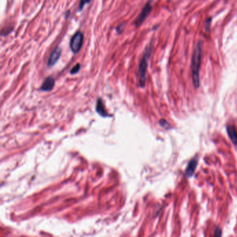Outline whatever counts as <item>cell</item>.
<instances>
[{"mask_svg": "<svg viewBox=\"0 0 237 237\" xmlns=\"http://www.w3.org/2000/svg\"><path fill=\"white\" fill-rule=\"evenodd\" d=\"M211 24V18H208L206 20V22H205V29H206L207 31L209 30L210 26Z\"/></svg>", "mask_w": 237, "mask_h": 237, "instance_id": "cell-14", "label": "cell"}, {"mask_svg": "<svg viewBox=\"0 0 237 237\" xmlns=\"http://www.w3.org/2000/svg\"><path fill=\"white\" fill-rule=\"evenodd\" d=\"M61 54H62L61 48L59 46H57L55 49L52 51L49 57V59H48L47 66L48 67L54 66V65L58 62L60 58H61Z\"/></svg>", "mask_w": 237, "mask_h": 237, "instance_id": "cell-5", "label": "cell"}, {"mask_svg": "<svg viewBox=\"0 0 237 237\" xmlns=\"http://www.w3.org/2000/svg\"><path fill=\"white\" fill-rule=\"evenodd\" d=\"M198 159L195 158L191 159L189 163H188L187 168H186L185 170V175L187 178H190L193 175V174L196 170L197 165H198Z\"/></svg>", "mask_w": 237, "mask_h": 237, "instance_id": "cell-6", "label": "cell"}, {"mask_svg": "<svg viewBox=\"0 0 237 237\" xmlns=\"http://www.w3.org/2000/svg\"><path fill=\"white\" fill-rule=\"evenodd\" d=\"M202 54V43L199 41L197 43L191 59V72H192V80L194 87L198 89L200 84V65Z\"/></svg>", "mask_w": 237, "mask_h": 237, "instance_id": "cell-1", "label": "cell"}, {"mask_svg": "<svg viewBox=\"0 0 237 237\" xmlns=\"http://www.w3.org/2000/svg\"><path fill=\"white\" fill-rule=\"evenodd\" d=\"M90 1L91 0H80L79 8H78V11H79V12L83 10V8H84L85 7V5L87 4H89Z\"/></svg>", "mask_w": 237, "mask_h": 237, "instance_id": "cell-12", "label": "cell"}, {"mask_svg": "<svg viewBox=\"0 0 237 237\" xmlns=\"http://www.w3.org/2000/svg\"><path fill=\"white\" fill-rule=\"evenodd\" d=\"M84 36L81 31H77L72 37L70 42V47L73 54H78L81 50L84 43Z\"/></svg>", "mask_w": 237, "mask_h": 237, "instance_id": "cell-3", "label": "cell"}, {"mask_svg": "<svg viewBox=\"0 0 237 237\" xmlns=\"http://www.w3.org/2000/svg\"><path fill=\"white\" fill-rule=\"evenodd\" d=\"M222 235V230L219 227H216L214 230V236H221Z\"/></svg>", "mask_w": 237, "mask_h": 237, "instance_id": "cell-15", "label": "cell"}, {"mask_svg": "<svg viewBox=\"0 0 237 237\" xmlns=\"http://www.w3.org/2000/svg\"><path fill=\"white\" fill-rule=\"evenodd\" d=\"M125 28V23H121V24H119L118 27H116V31L118 33H121L123 32V31Z\"/></svg>", "mask_w": 237, "mask_h": 237, "instance_id": "cell-13", "label": "cell"}, {"mask_svg": "<svg viewBox=\"0 0 237 237\" xmlns=\"http://www.w3.org/2000/svg\"><path fill=\"white\" fill-rule=\"evenodd\" d=\"M227 133L233 144L237 145V130L234 125H227L226 127Z\"/></svg>", "mask_w": 237, "mask_h": 237, "instance_id": "cell-8", "label": "cell"}, {"mask_svg": "<svg viewBox=\"0 0 237 237\" xmlns=\"http://www.w3.org/2000/svg\"><path fill=\"white\" fill-rule=\"evenodd\" d=\"M96 111H97V112H98L99 115L102 116L106 117V116H108L107 113H106V111H105L103 101H102V99L101 98L98 99V102H97Z\"/></svg>", "mask_w": 237, "mask_h": 237, "instance_id": "cell-9", "label": "cell"}, {"mask_svg": "<svg viewBox=\"0 0 237 237\" xmlns=\"http://www.w3.org/2000/svg\"><path fill=\"white\" fill-rule=\"evenodd\" d=\"M80 70H81V64H77L75 66L70 70V73L71 74V75H75V74L78 73L79 72Z\"/></svg>", "mask_w": 237, "mask_h": 237, "instance_id": "cell-11", "label": "cell"}, {"mask_svg": "<svg viewBox=\"0 0 237 237\" xmlns=\"http://www.w3.org/2000/svg\"><path fill=\"white\" fill-rule=\"evenodd\" d=\"M153 41L149 44V45L145 49L142 59L140 61L138 65V75H139V85L141 88H143L145 85L146 81V74L148 67V61L150 58L151 54L152 52Z\"/></svg>", "mask_w": 237, "mask_h": 237, "instance_id": "cell-2", "label": "cell"}, {"mask_svg": "<svg viewBox=\"0 0 237 237\" xmlns=\"http://www.w3.org/2000/svg\"><path fill=\"white\" fill-rule=\"evenodd\" d=\"M54 86H55V81H54V78L52 77H48L42 83L40 90L45 91V92H49L53 89Z\"/></svg>", "mask_w": 237, "mask_h": 237, "instance_id": "cell-7", "label": "cell"}, {"mask_svg": "<svg viewBox=\"0 0 237 237\" xmlns=\"http://www.w3.org/2000/svg\"><path fill=\"white\" fill-rule=\"evenodd\" d=\"M159 125L161 127L164 128L165 129H169L170 128V125L169 122L165 121V120L161 119L159 121Z\"/></svg>", "mask_w": 237, "mask_h": 237, "instance_id": "cell-10", "label": "cell"}, {"mask_svg": "<svg viewBox=\"0 0 237 237\" xmlns=\"http://www.w3.org/2000/svg\"><path fill=\"white\" fill-rule=\"evenodd\" d=\"M152 1L150 0V1H148L146 4H145L144 7L143 8L141 13L139 14L138 18L136 19L135 22H134V24H135V26L136 27H140L143 23V22L145 20V19H146L148 17V15L150 14L151 11H152Z\"/></svg>", "mask_w": 237, "mask_h": 237, "instance_id": "cell-4", "label": "cell"}]
</instances>
